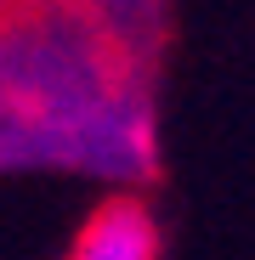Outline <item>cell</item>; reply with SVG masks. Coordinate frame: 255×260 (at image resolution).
Listing matches in <instances>:
<instances>
[{"label":"cell","instance_id":"obj_1","mask_svg":"<svg viewBox=\"0 0 255 260\" xmlns=\"http://www.w3.org/2000/svg\"><path fill=\"white\" fill-rule=\"evenodd\" d=\"M68 260H159V232H153V215L131 198H114L102 204L85 232L74 238Z\"/></svg>","mask_w":255,"mask_h":260}]
</instances>
